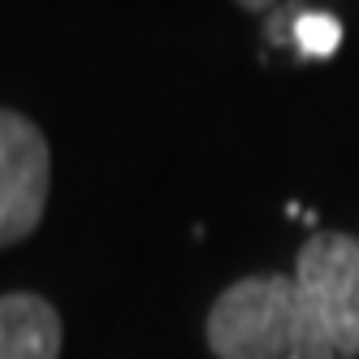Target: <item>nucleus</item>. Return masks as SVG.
I'll return each instance as SVG.
<instances>
[{"instance_id": "obj_1", "label": "nucleus", "mask_w": 359, "mask_h": 359, "mask_svg": "<svg viewBox=\"0 0 359 359\" xmlns=\"http://www.w3.org/2000/svg\"><path fill=\"white\" fill-rule=\"evenodd\" d=\"M217 359H338L294 277H243L208 312Z\"/></svg>"}, {"instance_id": "obj_2", "label": "nucleus", "mask_w": 359, "mask_h": 359, "mask_svg": "<svg viewBox=\"0 0 359 359\" xmlns=\"http://www.w3.org/2000/svg\"><path fill=\"white\" fill-rule=\"evenodd\" d=\"M294 286L338 359H359V238L320 229L299 247Z\"/></svg>"}, {"instance_id": "obj_3", "label": "nucleus", "mask_w": 359, "mask_h": 359, "mask_svg": "<svg viewBox=\"0 0 359 359\" xmlns=\"http://www.w3.org/2000/svg\"><path fill=\"white\" fill-rule=\"evenodd\" d=\"M53 156L31 117L0 109V247L27 238L43 217Z\"/></svg>"}, {"instance_id": "obj_4", "label": "nucleus", "mask_w": 359, "mask_h": 359, "mask_svg": "<svg viewBox=\"0 0 359 359\" xmlns=\"http://www.w3.org/2000/svg\"><path fill=\"white\" fill-rule=\"evenodd\" d=\"M61 316L39 294H0V359H57Z\"/></svg>"}, {"instance_id": "obj_5", "label": "nucleus", "mask_w": 359, "mask_h": 359, "mask_svg": "<svg viewBox=\"0 0 359 359\" xmlns=\"http://www.w3.org/2000/svg\"><path fill=\"white\" fill-rule=\"evenodd\" d=\"M338 43H342V22L325 13V9H303L299 22H294V57L299 61H329L333 53H338Z\"/></svg>"}, {"instance_id": "obj_6", "label": "nucleus", "mask_w": 359, "mask_h": 359, "mask_svg": "<svg viewBox=\"0 0 359 359\" xmlns=\"http://www.w3.org/2000/svg\"><path fill=\"white\" fill-rule=\"evenodd\" d=\"M303 9H307V5L290 0V5H277V9L269 13V43H273V48H286V43L294 39V22H299Z\"/></svg>"}, {"instance_id": "obj_7", "label": "nucleus", "mask_w": 359, "mask_h": 359, "mask_svg": "<svg viewBox=\"0 0 359 359\" xmlns=\"http://www.w3.org/2000/svg\"><path fill=\"white\" fill-rule=\"evenodd\" d=\"M243 9H269V5H277V0H238Z\"/></svg>"}]
</instances>
